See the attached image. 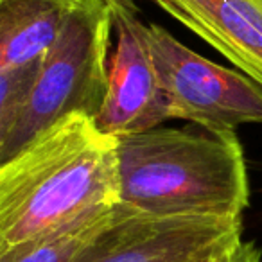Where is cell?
<instances>
[{"label": "cell", "instance_id": "7", "mask_svg": "<svg viewBox=\"0 0 262 262\" xmlns=\"http://www.w3.org/2000/svg\"><path fill=\"white\" fill-rule=\"evenodd\" d=\"M262 86V0H153Z\"/></svg>", "mask_w": 262, "mask_h": 262}, {"label": "cell", "instance_id": "10", "mask_svg": "<svg viewBox=\"0 0 262 262\" xmlns=\"http://www.w3.org/2000/svg\"><path fill=\"white\" fill-rule=\"evenodd\" d=\"M41 61L0 70V139L16 126L26 112L36 86Z\"/></svg>", "mask_w": 262, "mask_h": 262}, {"label": "cell", "instance_id": "9", "mask_svg": "<svg viewBox=\"0 0 262 262\" xmlns=\"http://www.w3.org/2000/svg\"><path fill=\"white\" fill-rule=\"evenodd\" d=\"M113 208H99L61 228L0 251V262H74L81 248L112 219Z\"/></svg>", "mask_w": 262, "mask_h": 262}, {"label": "cell", "instance_id": "4", "mask_svg": "<svg viewBox=\"0 0 262 262\" xmlns=\"http://www.w3.org/2000/svg\"><path fill=\"white\" fill-rule=\"evenodd\" d=\"M169 119H183L208 133H235L243 124H262V86L190 51L158 24L147 26Z\"/></svg>", "mask_w": 262, "mask_h": 262}, {"label": "cell", "instance_id": "1", "mask_svg": "<svg viewBox=\"0 0 262 262\" xmlns=\"http://www.w3.org/2000/svg\"><path fill=\"white\" fill-rule=\"evenodd\" d=\"M117 203V137L65 117L0 164V251Z\"/></svg>", "mask_w": 262, "mask_h": 262}, {"label": "cell", "instance_id": "8", "mask_svg": "<svg viewBox=\"0 0 262 262\" xmlns=\"http://www.w3.org/2000/svg\"><path fill=\"white\" fill-rule=\"evenodd\" d=\"M77 0H0V70L47 56Z\"/></svg>", "mask_w": 262, "mask_h": 262}, {"label": "cell", "instance_id": "2", "mask_svg": "<svg viewBox=\"0 0 262 262\" xmlns=\"http://www.w3.org/2000/svg\"><path fill=\"white\" fill-rule=\"evenodd\" d=\"M119 203L157 217L237 219L250 201L235 133L160 129L117 137Z\"/></svg>", "mask_w": 262, "mask_h": 262}, {"label": "cell", "instance_id": "5", "mask_svg": "<svg viewBox=\"0 0 262 262\" xmlns=\"http://www.w3.org/2000/svg\"><path fill=\"white\" fill-rule=\"evenodd\" d=\"M241 241V217H157L117 203L74 262H215Z\"/></svg>", "mask_w": 262, "mask_h": 262}, {"label": "cell", "instance_id": "12", "mask_svg": "<svg viewBox=\"0 0 262 262\" xmlns=\"http://www.w3.org/2000/svg\"><path fill=\"white\" fill-rule=\"evenodd\" d=\"M221 260H223V258H221ZM221 260H215V262H221Z\"/></svg>", "mask_w": 262, "mask_h": 262}, {"label": "cell", "instance_id": "11", "mask_svg": "<svg viewBox=\"0 0 262 262\" xmlns=\"http://www.w3.org/2000/svg\"><path fill=\"white\" fill-rule=\"evenodd\" d=\"M225 262H262V251L251 241H241L228 253Z\"/></svg>", "mask_w": 262, "mask_h": 262}, {"label": "cell", "instance_id": "6", "mask_svg": "<svg viewBox=\"0 0 262 262\" xmlns=\"http://www.w3.org/2000/svg\"><path fill=\"white\" fill-rule=\"evenodd\" d=\"M115 34L108 92L95 122L112 137L155 129L169 120L167 101L147 40V26L137 18L133 0L115 2Z\"/></svg>", "mask_w": 262, "mask_h": 262}, {"label": "cell", "instance_id": "3", "mask_svg": "<svg viewBox=\"0 0 262 262\" xmlns=\"http://www.w3.org/2000/svg\"><path fill=\"white\" fill-rule=\"evenodd\" d=\"M117 0H77L58 40L41 61L24 115L0 139V164L52 124L70 115L97 119L108 92V45Z\"/></svg>", "mask_w": 262, "mask_h": 262}]
</instances>
